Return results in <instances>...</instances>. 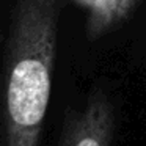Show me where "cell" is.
<instances>
[{"label":"cell","instance_id":"obj_2","mask_svg":"<svg viewBox=\"0 0 146 146\" xmlns=\"http://www.w3.org/2000/svg\"><path fill=\"white\" fill-rule=\"evenodd\" d=\"M115 110L102 91H93L77 110L68 111L58 146H110Z\"/></svg>","mask_w":146,"mask_h":146},{"label":"cell","instance_id":"obj_3","mask_svg":"<svg viewBox=\"0 0 146 146\" xmlns=\"http://www.w3.org/2000/svg\"><path fill=\"white\" fill-rule=\"evenodd\" d=\"M137 0H93L86 32L91 39L110 32L130 14Z\"/></svg>","mask_w":146,"mask_h":146},{"label":"cell","instance_id":"obj_1","mask_svg":"<svg viewBox=\"0 0 146 146\" xmlns=\"http://www.w3.org/2000/svg\"><path fill=\"white\" fill-rule=\"evenodd\" d=\"M61 0H16L3 58V146H39L52 94Z\"/></svg>","mask_w":146,"mask_h":146}]
</instances>
